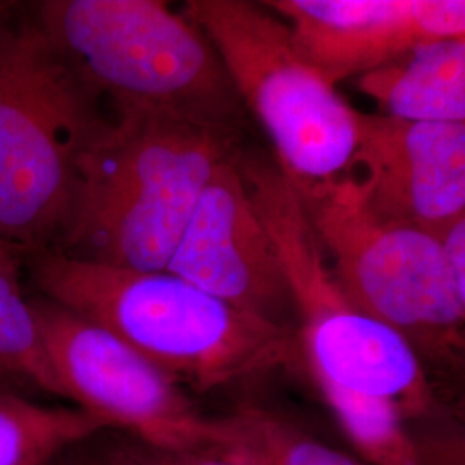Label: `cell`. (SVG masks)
Instances as JSON below:
<instances>
[{
    "instance_id": "cell-21",
    "label": "cell",
    "mask_w": 465,
    "mask_h": 465,
    "mask_svg": "<svg viewBox=\"0 0 465 465\" xmlns=\"http://www.w3.org/2000/svg\"><path fill=\"white\" fill-rule=\"evenodd\" d=\"M16 5L17 4H15V2H4V0H0V26L15 17Z\"/></svg>"
},
{
    "instance_id": "cell-4",
    "label": "cell",
    "mask_w": 465,
    "mask_h": 465,
    "mask_svg": "<svg viewBox=\"0 0 465 465\" xmlns=\"http://www.w3.org/2000/svg\"><path fill=\"white\" fill-rule=\"evenodd\" d=\"M35 25L113 116L240 132L242 102L199 26L163 0H44Z\"/></svg>"
},
{
    "instance_id": "cell-3",
    "label": "cell",
    "mask_w": 465,
    "mask_h": 465,
    "mask_svg": "<svg viewBox=\"0 0 465 465\" xmlns=\"http://www.w3.org/2000/svg\"><path fill=\"white\" fill-rule=\"evenodd\" d=\"M238 132L152 114L114 116L80 163L55 252L104 266L166 271Z\"/></svg>"
},
{
    "instance_id": "cell-12",
    "label": "cell",
    "mask_w": 465,
    "mask_h": 465,
    "mask_svg": "<svg viewBox=\"0 0 465 465\" xmlns=\"http://www.w3.org/2000/svg\"><path fill=\"white\" fill-rule=\"evenodd\" d=\"M382 114L465 124V36L420 47L359 78Z\"/></svg>"
},
{
    "instance_id": "cell-1",
    "label": "cell",
    "mask_w": 465,
    "mask_h": 465,
    "mask_svg": "<svg viewBox=\"0 0 465 465\" xmlns=\"http://www.w3.org/2000/svg\"><path fill=\"white\" fill-rule=\"evenodd\" d=\"M243 176L290 288L302 364L338 426L369 465H417L409 428L441 409L424 362L345 293L278 166L250 159Z\"/></svg>"
},
{
    "instance_id": "cell-7",
    "label": "cell",
    "mask_w": 465,
    "mask_h": 465,
    "mask_svg": "<svg viewBox=\"0 0 465 465\" xmlns=\"http://www.w3.org/2000/svg\"><path fill=\"white\" fill-rule=\"evenodd\" d=\"M351 302L400 332L428 372L465 336V302L440 236L380 216L343 178L299 195Z\"/></svg>"
},
{
    "instance_id": "cell-9",
    "label": "cell",
    "mask_w": 465,
    "mask_h": 465,
    "mask_svg": "<svg viewBox=\"0 0 465 465\" xmlns=\"http://www.w3.org/2000/svg\"><path fill=\"white\" fill-rule=\"evenodd\" d=\"M240 153L203 188L166 271L240 311L295 328L290 288L250 197Z\"/></svg>"
},
{
    "instance_id": "cell-2",
    "label": "cell",
    "mask_w": 465,
    "mask_h": 465,
    "mask_svg": "<svg viewBox=\"0 0 465 465\" xmlns=\"http://www.w3.org/2000/svg\"><path fill=\"white\" fill-rule=\"evenodd\" d=\"M38 295L97 322L184 388L200 393L302 362L295 328L209 295L169 271H132L67 257L25 255Z\"/></svg>"
},
{
    "instance_id": "cell-14",
    "label": "cell",
    "mask_w": 465,
    "mask_h": 465,
    "mask_svg": "<svg viewBox=\"0 0 465 465\" xmlns=\"http://www.w3.org/2000/svg\"><path fill=\"white\" fill-rule=\"evenodd\" d=\"M104 431L109 430L76 407H52L0 388V465H49Z\"/></svg>"
},
{
    "instance_id": "cell-10",
    "label": "cell",
    "mask_w": 465,
    "mask_h": 465,
    "mask_svg": "<svg viewBox=\"0 0 465 465\" xmlns=\"http://www.w3.org/2000/svg\"><path fill=\"white\" fill-rule=\"evenodd\" d=\"M353 178L380 216L443 236L465 216V124L359 116Z\"/></svg>"
},
{
    "instance_id": "cell-18",
    "label": "cell",
    "mask_w": 465,
    "mask_h": 465,
    "mask_svg": "<svg viewBox=\"0 0 465 465\" xmlns=\"http://www.w3.org/2000/svg\"><path fill=\"white\" fill-rule=\"evenodd\" d=\"M71 465H161V462L153 450L130 438L99 441L78 455L76 460L71 457Z\"/></svg>"
},
{
    "instance_id": "cell-6",
    "label": "cell",
    "mask_w": 465,
    "mask_h": 465,
    "mask_svg": "<svg viewBox=\"0 0 465 465\" xmlns=\"http://www.w3.org/2000/svg\"><path fill=\"white\" fill-rule=\"evenodd\" d=\"M182 11L214 45L299 195L353 174L361 111L302 55L282 17L247 0H188Z\"/></svg>"
},
{
    "instance_id": "cell-16",
    "label": "cell",
    "mask_w": 465,
    "mask_h": 465,
    "mask_svg": "<svg viewBox=\"0 0 465 465\" xmlns=\"http://www.w3.org/2000/svg\"><path fill=\"white\" fill-rule=\"evenodd\" d=\"M417 465H465V424L443 409L411 428Z\"/></svg>"
},
{
    "instance_id": "cell-5",
    "label": "cell",
    "mask_w": 465,
    "mask_h": 465,
    "mask_svg": "<svg viewBox=\"0 0 465 465\" xmlns=\"http://www.w3.org/2000/svg\"><path fill=\"white\" fill-rule=\"evenodd\" d=\"M113 113L34 19L0 26V240L23 255L54 249L80 163Z\"/></svg>"
},
{
    "instance_id": "cell-17",
    "label": "cell",
    "mask_w": 465,
    "mask_h": 465,
    "mask_svg": "<svg viewBox=\"0 0 465 465\" xmlns=\"http://www.w3.org/2000/svg\"><path fill=\"white\" fill-rule=\"evenodd\" d=\"M440 407L465 424V336L459 347L430 372Z\"/></svg>"
},
{
    "instance_id": "cell-11",
    "label": "cell",
    "mask_w": 465,
    "mask_h": 465,
    "mask_svg": "<svg viewBox=\"0 0 465 465\" xmlns=\"http://www.w3.org/2000/svg\"><path fill=\"white\" fill-rule=\"evenodd\" d=\"M302 55L332 84L465 36V0H269Z\"/></svg>"
},
{
    "instance_id": "cell-15",
    "label": "cell",
    "mask_w": 465,
    "mask_h": 465,
    "mask_svg": "<svg viewBox=\"0 0 465 465\" xmlns=\"http://www.w3.org/2000/svg\"><path fill=\"white\" fill-rule=\"evenodd\" d=\"M23 252L0 240V388H28L59 397L32 299L23 292Z\"/></svg>"
},
{
    "instance_id": "cell-19",
    "label": "cell",
    "mask_w": 465,
    "mask_h": 465,
    "mask_svg": "<svg viewBox=\"0 0 465 465\" xmlns=\"http://www.w3.org/2000/svg\"><path fill=\"white\" fill-rule=\"evenodd\" d=\"M441 242L449 253L450 264L465 302V216L441 236Z\"/></svg>"
},
{
    "instance_id": "cell-13",
    "label": "cell",
    "mask_w": 465,
    "mask_h": 465,
    "mask_svg": "<svg viewBox=\"0 0 465 465\" xmlns=\"http://www.w3.org/2000/svg\"><path fill=\"white\" fill-rule=\"evenodd\" d=\"M217 420L221 438L211 449L238 465H369L259 403H242Z\"/></svg>"
},
{
    "instance_id": "cell-22",
    "label": "cell",
    "mask_w": 465,
    "mask_h": 465,
    "mask_svg": "<svg viewBox=\"0 0 465 465\" xmlns=\"http://www.w3.org/2000/svg\"><path fill=\"white\" fill-rule=\"evenodd\" d=\"M49 465H71V450L66 451L64 455H61L59 459H55L54 462H50Z\"/></svg>"
},
{
    "instance_id": "cell-8",
    "label": "cell",
    "mask_w": 465,
    "mask_h": 465,
    "mask_svg": "<svg viewBox=\"0 0 465 465\" xmlns=\"http://www.w3.org/2000/svg\"><path fill=\"white\" fill-rule=\"evenodd\" d=\"M30 299L59 397L157 451L216 447L217 417L203 416L182 382L97 322Z\"/></svg>"
},
{
    "instance_id": "cell-20",
    "label": "cell",
    "mask_w": 465,
    "mask_h": 465,
    "mask_svg": "<svg viewBox=\"0 0 465 465\" xmlns=\"http://www.w3.org/2000/svg\"><path fill=\"white\" fill-rule=\"evenodd\" d=\"M161 465H238L214 449L184 450V451H157Z\"/></svg>"
}]
</instances>
